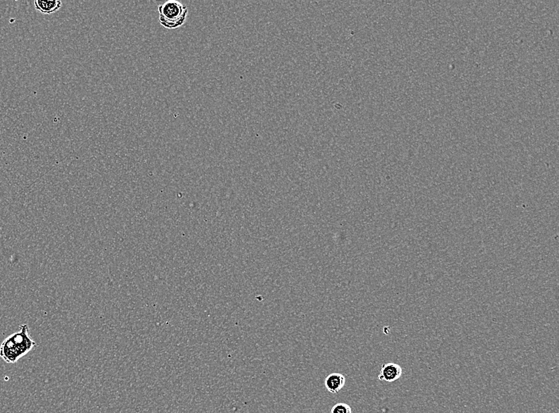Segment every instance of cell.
<instances>
[{"mask_svg":"<svg viewBox=\"0 0 559 413\" xmlns=\"http://www.w3.org/2000/svg\"><path fill=\"white\" fill-rule=\"evenodd\" d=\"M35 346L36 342L31 338L28 325L23 324L20 331L4 339L0 346V357L8 363H16Z\"/></svg>","mask_w":559,"mask_h":413,"instance_id":"cell-1","label":"cell"},{"mask_svg":"<svg viewBox=\"0 0 559 413\" xmlns=\"http://www.w3.org/2000/svg\"><path fill=\"white\" fill-rule=\"evenodd\" d=\"M160 23L165 28L176 29L185 24L188 8L178 1L170 0L158 6Z\"/></svg>","mask_w":559,"mask_h":413,"instance_id":"cell-2","label":"cell"},{"mask_svg":"<svg viewBox=\"0 0 559 413\" xmlns=\"http://www.w3.org/2000/svg\"><path fill=\"white\" fill-rule=\"evenodd\" d=\"M402 372V368L398 364L393 362L383 364L378 375V379L381 381L393 382L401 377Z\"/></svg>","mask_w":559,"mask_h":413,"instance_id":"cell-3","label":"cell"},{"mask_svg":"<svg viewBox=\"0 0 559 413\" xmlns=\"http://www.w3.org/2000/svg\"><path fill=\"white\" fill-rule=\"evenodd\" d=\"M346 384V377L342 373H333L328 375L324 380L325 387L328 392L337 394L340 392Z\"/></svg>","mask_w":559,"mask_h":413,"instance_id":"cell-4","label":"cell"},{"mask_svg":"<svg viewBox=\"0 0 559 413\" xmlns=\"http://www.w3.org/2000/svg\"><path fill=\"white\" fill-rule=\"evenodd\" d=\"M35 6L41 13L50 15L60 10L62 3L60 0H35Z\"/></svg>","mask_w":559,"mask_h":413,"instance_id":"cell-5","label":"cell"},{"mask_svg":"<svg viewBox=\"0 0 559 413\" xmlns=\"http://www.w3.org/2000/svg\"><path fill=\"white\" fill-rule=\"evenodd\" d=\"M331 413H352V408L347 403H338L333 406Z\"/></svg>","mask_w":559,"mask_h":413,"instance_id":"cell-6","label":"cell"}]
</instances>
